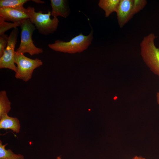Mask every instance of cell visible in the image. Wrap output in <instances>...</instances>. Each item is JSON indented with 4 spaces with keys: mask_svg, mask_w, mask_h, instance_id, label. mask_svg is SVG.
I'll use <instances>...</instances> for the list:
<instances>
[{
    "mask_svg": "<svg viewBox=\"0 0 159 159\" xmlns=\"http://www.w3.org/2000/svg\"><path fill=\"white\" fill-rule=\"evenodd\" d=\"M157 37L153 33L144 37L140 44V54L147 66L159 77V48L154 41Z\"/></svg>",
    "mask_w": 159,
    "mask_h": 159,
    "instance_id": "cell-1",
    "label": "cell"
},
{
    "mask_svg": "<svg viewBox=\"0 0 159 159\" xmlns=\"http://www.w3.org/2000/svg\"><path fill=\"white\" fill-rule=\"evenodd\" d=\"M93 31L92 28L90 33L85 36L81 33L66 42L57 40L54 43L48 44L52 50L64 53H74L80 52L87 49L91 44L93 38Z\"/></svg>",
    "mask_w": 159,
    "mask_h": 159,
    "instance_id": "cell-2",
    "label": "cell"
},
{
    "mask_svg": "<svg viewBox=\"0 0 159 159\" xmlns=\"http://www.w3.org/2000/svg\"><path fill=\"white\" fill-rule=\"evenodd\" d=\"M26 10L29 19L35 26L39 33L46 35L53 34L56 31L59 20L57 17L50 18L51 11L45 14L41 11L36 12L34 8L31 6L28 7Z\"/></svg>",
    "mask_w": 159,
    "mask_h": 159,
    "instance_id": "cell-3",
    "label": "cell"
},
{
    "mask_svg": "<svg viewBox=\"0 0 159 159\" xmlns=\"http://www.w3.org/2000/svg\"><path fill=\"white\" fill-rule=\"evenodd\" d=\"M20 27L21 29V41L15 52L24 54L28 53L31 56L42 53L43 50L36 47L32 39L33 33L36 29L35 26L29 19H27L21 21Z\"/></svg>",
    "mask_w": 159,
    "mask_h": 159,
    "instance_id": "cell-4",
    "label": "cell"
},
{
    "mask_svg": "<svg viewBox=\"0 0 159 159\" xmlns=\"http://www.w3.org/2000/svg\"><path fill=\"white\" fill-rule=\"evenodd\" d=\"M14 61L17 65L15 77L27 82L32 78L34 70L42 66L43 62L38 58L33 59L25 56L24 54L14 53Z\"/></svg>",
    "mask_w": 159,
    "mask_h": 159,
    "instance_id": "cell-5",
    "label": "cell"
},
{
    "mask_svg": "<svg viewBox=\"0 0 159 159\" xmlns=\"http://www.w3.org/2000/svg\"><path fill=\"white\" fill-rule=\"evenodd\" d=\"M19 33L17 27L12 30L9 36L7 46L2 55L0 57V68H7L15 72L17 67L15 65L14 49Z\"/></svg>",
    "mask_w": 159,
    "mask_h": 159,
    "instance_id": "cell-6",
    "label": "cell"
},
{
    "mask_svg": "<svg viewBox=\"0 0 159 159\" xmlns=\"http://www.w3.org/2000/svg\"><path fill=\"white\" fill-rule=\"evenodd\" d=\"M134 0H120L116 11L118 23L122 28L129 21Z\"/></svg>",
    "mask_w": 159,
    "mask_h": 159,
    "instance_id": "cell-7",
    "label": "cell"
},
{
    "mask_svg": "<svg viewBox=\"0 0 159 159\" xmlns=\"http://www.w3.org/2000/svg\"><path fill=\"white\" fill-rule=\"evenodd\" d=\"M0 17L5 21H11L13 23L21 22L29 19L26 12L9 7L0 8Z\"/></svg>",
    "mask_w": 159,
    "mask_h": 159,
    "instance_id": "cell-8",
    "label": "cell"
},
{
    "mask_svg": "<svg viewBox=\"0 0 159 159\" xmlns=\"http://www.w3.org/2000/svg\"><path fill=\"white\" fill-rule=\"evenodd\" d=\"M67 2V1L65 0H51L50 5L52 7L51 16L53 17L61 16L67 18L70 14Z\"/></svg>",
    "mask_w": 159,
    "mask_h": 159,
    "instance_id": "cell-9",
    "label": "cell"
},
{
    "mask_svg": "<svg viewBox=\"0 0 159 159\" xmlns=\"http://www.w3.org/2000/svg\"><path fill=\"white\" fill-rule=\"evenodd\" d=\"M20 128V122L17 118L10 117L8 115L0 118L1 129H10L17 133L19 132Z\"/></svg>",
    "mask_w": 159,
    "mask_h": 159,
    "instance_id": "cell-10",
    "label": "cell"
},
{
    "mask_svg": "<svg viewBox=\"0 0 159 159\" xmlns=\"http://www.w3.org/2000/svg\"><path fill=\"white\" fill-rule=\"evenodd\" d=\"M120 0H100L99 6L105 12L106 17L114 12H116Z\"/></svg>",
    "mask_w": 159,
    "mask_h": 159,
    "instance_id": "cell-11",
    "label": "cell"
},
{
    "mask_svg": "<svg viewBox=\"0 0 159 159\" xmlns=\"http://www.w3.org/2000/svg\"><path fill=\"white\" fill-rule=\"evenodd\" d=\"M11 108V102L7 97L6 91L4 90L0 91V118L8 115Z\"/></svg>",
    "mask_w": 159,
    "mask_h": 159,
    "instance_id": "cell-12",
    "label": "cell"
},
{
    "mask_svg": "<svg viewBox=\"0 0 159 159\" xmlns=\"http://www.w3.org/2000/svg\"><path fill=\"white\" fill-rule=\"evenodd\" d=\"M29 1L30 0H0V8H11L21 10L26 12V8H24L23 5L25 3Z\"/></svg>",
    "mask_w": 159,
    "mask_h": 159,
    "instance_id": "cell-13",
    "label": "cell"
},
{
    "mask_svg": "<svg viewBox=\"0 0 159 159\" xmlns=\"http://www.w3.org/2000/svg\"><path fill=\"white\" fill-rule=\"evenodd\" d=\"M8 144L3 145L2 142L0 141V159H24L23 155L15 154L11 149H6L5 147Z\"/></svg>",
    "mask_w": 159,
    "mask_h": 159,
    "instance_id": "cell-14",
    "label": "cell"
},
{
    "mask_svg": "<svg viewBox=\"0 0 159 159\" xmlns=\"http://www.w3.org/2000/svg\"><path fill=\"white\" fill-rule=\"evenodd\" d=\"M21 24V22L16 23L7 22L0 17V35L4 34L6 31L10 29L20 26Z\"/></svg>",
    "mask_w": 159,
    "mask_h": 159,
    "instance_id": "cell-15",
    "label": "cell"
},
{
    "mask_svg": "<svg viewBox=\"0 0 159 159\" xmlns=\"http://www.w3.org/2000/svg\"><path fill=\"white\" fill-rule=\"evenodd\" d=\"M147 3L145 0H134V2L131 14L129 17V20L133 16L143 9Z\"/></svg>",
    "mask_w": 159,
    "mask_h": 159,
    "instance_id": "cell-16",
    "label": "cell"
},
{
    "mask_svg": "<svg viewBox=\"0 0 159 159\" xmlns=\"http://www.w3.org/2000/svg\"><path fill=\"white\" fill-rule=\"evenodd\" d=\"M8 37L5 34L0 35V57L3 54L7 46Z\"/></svg>",
    "mask_w": 159,
    "mask_h": 159,
    "instance_id": "cell-17",
    "label": "cell"
},
{
    "mask_svg": "<svg viewBox=\"0 0 159 159\" xmlns=\"http://www.w3.org/2000/svg\"><path fill=\"white\" fill-rule=\"evenodd\" d=\"M32 1L38 4H43L45 3L44 1L40 0H32Z\"/></svg>",
    "mask_w": 159,
    "mask_h": 159,
    "instance_id": "cell-18",
    "label": "cell"
},
{
    "mask_svg": "<svg viewBox=\"0 0 159 159\" xmlns=\"http://www.w3.org/2000/svg\"><path fill=\"white\" fill-rule=\"evenodd\" d=\"M131 159H147L141 156L136 155Z\"/></svg>",
    "mask_w": 159,
    "mask_h": 159,
    "instance_id": "cell-19",
    "label": "cell"
},
{
    "mask_svg": "<svg viewBox=\"0 0 159 159\" xmlns=\"http://www.w3.org/2000/svg\"><path fill=\"white\" fill-rule=\"evenodd\" d=\"M157 98L158 103L159 105V92H157Z\"/></svg>",
    "mask_w": 159,
    "mask_h": 159,
    "instance_id": "cell-20",
    "label": "cell"
}]
</instances>
